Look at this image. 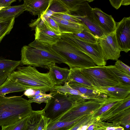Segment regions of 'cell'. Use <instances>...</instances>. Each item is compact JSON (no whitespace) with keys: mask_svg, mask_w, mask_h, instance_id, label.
Returning <instances> with one entry per match:
<instances>
[{"mask_svg":"<svg viewBox=\"0 0 130 130\" xmlns=\"http://www.w3.org/2000/svg\"><path fill=\"white\" fill-rule=\"evenodd\" d=\"M20 65L40 67L49 69L56 63L66 62L52 46L35 40L28 45L23 46L21 51Z\"/></svg>","mask_w":130,"mask_h":130,"instance_id":"obj_1","label":"cell"},{"mask_svg":"<svg viewBox=\"0 0 130 130\" xmlns=\"http://www.w3.org/2000/svg\"><path fill=\"white\" fill-rule=\"evenodd\" d=\"M33 111L31 103L22 96H0V126L17 122Z\"/></svg>","mask_w":130,"mask_h":130,"instance_id":"obj_2","label":"cell"},{"mask_svg":"<svg viewBox=\"0 0 130 130\" xmlns=\"http://www.w3.org/2000/svg\"><path fill=\"white\" fill-rule=\"evenodd\" d=\"M9 77L14 82L46 92L51 91L55 86L48 72H40L36 68L30 66L18 67Z\"/></svg>","mask_w":130,"mask_h":130,"instance_id":"obj_3","label":"cell"},{"mask_svg":"<svg viewBox=\"0 0 130 130\" xmlns=\"http://www.w3.org/2000/svg\"><path fill=\"white\" fill-rule=\"evenodd\" d=\"M50 92L52 97L43 109V115L48 120V123L60 117L78 102L85 100L79 95L65 94L58 92Z\"/></svg>","mask_w":130,"mask_h":130,"instance_id":"obj_4","label":"cell"},{"mask_svg":"<svg viewBox=\"0 0 130 130\" xmlns=\"http://www.w3.org/2000/svg\"><path fill=\"white\" fill-rule=\"evenodd\" d=\"M52 47L64 59L70 69L96 66L89 56L61 38Z\"/></svg>","mask_w":130,"mask_h":130,"instance_id":"obj_5","label":"cell"},{"mask_svg":"<svg viewBox=\"0 0 130 130\" xmlns=\"http://www.w3.org/2000/svg\"><path fill=\"white\" fill-rule=\"evenodd\" d=\"M83 76L93 87L99 91L103 87L117 86L121 84L108 66H96L78 68Z\"/></svg>","mask_w":130,"mask_h":130,"instance_id":"obj_6","label":"cell"},{"mask_svg":"<svg viewBox=\"0 0 130 130\" xmlns=\"http://www.w3.org/2000/svg\"><path fill=\"white\" fill-rule=\"evenodd\" d=\"M108 97L107 96H101L86 99L79 102L70 109L52 122L71 121L82 117V114L87 116L89 115L87 114H94Z\"/></svg>","mask_w":130,"mask_h":130,"instance_id":"obj_7","label":"cell"},{"mask_svg":"<svg viewBox=\"0 0 130 130\" xmlns=\"http://www.w3.org/2000/svg\"><path fill=\"white\" fill-rule=\"evenodd\" d=\"M60 38L89 56L96 65L102 66L106 65V62L104 60L98 43L93 44L86 42L73 34H62Z\"/></svg>","mask_w":130,"mask_h":130,"instance_id":"obj_8","label":"cell"},{"mask_svg":"<svg viewBox=\"0 0 130 130\" xmlns=\"http://www.w3.org/2000/svg\"><path fill=\"white\" fill-rule=\"evenodd\" d=\"M88 0L83 3L76 11L74 12L80 20L81 23L86 26L92 33L98 39L107 34L101 28L98 22L92 8Z\"/></svg>","mask_w":130,"mask_h":130,"instance_id":"obj_9","label":"cell"},{"mask_svg":"<svg viewBox=\"0 0 130 130\" xmlns=\"http://www.w3.org/2000/svg\"><path fill=\"white\" fill-rule=\"evenodd\" d=\"M98 43L105 61L118 60L121 51L117 41L116 30L99 38Z\"/></svg>","mask_w":130,"mask_h":130,"instance_id":"obj_10","label":"cell"},{"mask_svg":"<svg viewBox=\"0 0 130 130\" xmlns=\"http://www.w3.org/2000/svg\"><path fill=\"white\" fill-rule=\"evenodd\" d=\"M116 35L121 51L127 53L130 50V17H124L116 23Z\"/></svg>","mask_w":130,"mask_h":130,"instance_id":"obj_11","label":"cell"},{"mask_svg":"<svg viewBox=\"0 0 130 130\" xmlns=\"http://www.w3.org/2000/svg\"><path fill=\"white\" fill-rule=\"evenodd\" d=\"M37 23L35 29V40L52 46L60 38L61 36L56 34L47 28L41 18Z\"/></svg>","mask_w":130,"mask_h":130,"instance_id":"obj_12","label":"cell"},{"mask_svg":"<svg viewBox=\"0 0 130 130\" xmlns=\"http://www.w3.org/2000/svg\"><path fill=\"white\" fill-rule=\"evenodd\" d=\"M53 0H25L23 5L25 11L38 15V18L43 16L49 9Z\"/></svg>","mask_w":130,"mask_h":130,"instance_id":"obj_13","label":"cell"},{"mask_svg":"<svg viewBox=\"0 0 130 130\" xmlns=\"http://www.w3.org/2000/svg\"><path fill=\"white\" fill-rule=\"evenodd\" d=\"M92 9L98 22L107 34L116 30V22L111 15L106 13L99 8H95Z\"/></svg>","mask_w":130,"mask_h":130,"instance_id":"obj_14","label":"cell"},{"mask_svg":"<svg viewBox=\"0 0 130 130\" xmlns=\"http://www.w3.org/2000/svg\"><path fill=\"white\" fill-rule=\"evenodd\" d=\"M57 23L61 34H75L82 32L84 29L83 23H77L58 18L52 14L50 16Z\"/></svg>","mask_w":130,"mask_h":130,"instance_id":"obj_15","label":"cell"},{"mask_svg":"<svg viewBox=\"0 0 130 130\" xmlns=\"http://www.w3.org/2000/svg\"><path fill=\"white\" fill-rule=\"evenodd\" d=\"M99 91L108 97L123 100L130 94V86L120 84L116 86L103 87Z\"/></svg>","mask_w":130,"mask_h":130,"instance_id":"obj_16","label":"cell"},{"mask_svg":"<svg viewBox=\"0 0 130 130\" xmlns=\"http://www.w3.org/2000/svg\"><path fill=\"white\" fill-rule=\"evenodd\" d=\"M49 75L55 85L61 86L67 82L70 70L67 68H62L54 64L48 69Z\"/></svg>","mask_w":130,"mask_h":130,"instance_id":"obj_17","label":"cell"},{"mask_svg":"<svg viewBox=\"0 0 130 130\" xmlns=\"http://www.w3.org/2000/svg\"><path fill=\"white\" fill-rule=\"evenodd\" d=\"M69 85L83 95L88 99H94L101 96H107L101 93L98 90L93 88L89 87L79 83L71 81L69 82Z\"/></svg>","mask_w":130,"mask_h":130,"instance_id":"obj_18","label":"cell"},{"mask_svg":"<svg viewBox=\"0 0 130 130\" xmlns=\"http://www.w3.org/2000/svg\"><path fill=\"white\" fill-rule=\"evenodd\" d=\"M29 89H32L30 87L13 82L8 77L0 86V96H5L6 94L10 93L25 91Z\"/></svg>","mask_w":130,"mask_h":130,"instance_id":"obj_19","label":"cell"},{"mask_svg":"<svg viewBox=\"0 0 130 130\" xmlns=\"http://www.w3.org/2000/svg\"><path fill=\"white\" fill-rule=\"evenodd\" d=\"M20 60H14L0 57V77H9L20 65Z\"/></svg>","mask_w":130,"mask_h":130,"instance_id":"obj_20","label":"cell"},{"mask_svg":"<svg viewBox=\"0 0 130 130\" xmlns=\"http://www.w3.org/2000/svg\"><path fill=\"white\" fill-rule=\"evenodd\" d=\"M25 11L23 5H16L5 8L0 11V17L15 18Z\"/></svg>","mask_w":130,"mask_h":130,"instance_id":"obj_21","label":"cell"},{"mask_svg":"<svg viewBox=\"0 0 130 130\" xmlns=\"http://www.w3.org/2000/svg\"><path fill=\"white\" fill-rule=\"evenodd\" d=\"M82 118V117L69 121H58L48 123L45 130H66Z\"/></svg>","mask_w":130,"mask_h":130,"instance_id":"obj_22","label":"cell"},{"mask_svg":"<svg viewBox=\"0 0 130 130\" xmlns=\"http://www.w3.org/2000/svg\"><path fill=\"white\" fill-rule=\"evenodd\" d=\"M43 112V110H33L29 116L26 126L24 130H37Z\"/></svg>","mask_w":130,"mask_h":130,"instance_id":"obj_23","label":"cell"},{"mask_svg":"<svg viewBox=\"0 0 130 130\" xmlns=\"http://www.w3.org/2000/svg\"><path fill=\"white\" fill-rule=\"evenodd\" d=\"M70 70V72L67 82L73 81L93 88L91 84L82 74L78 68L74 67Z\"/></svg>","mask_w":130,"mask_h":130,"instance_id":"obj_24","label":"cell"},{"mask_svg":"<svg viewBox=\"0 0 130 130\" xmlns=\"http://www.w3.org/2000/svg\"><path fill=\"white\" fill-rule=\"evenodd\" d=\"M14 18L0 17V42L3 38L9 34L14 23Z\"/></svg>","mask_w":130,"mask_h":130,"instance_id":"obj_25","label":"cell"},{"mask_svg":"<svg viewBox=\"0 0 130 130\" xmlns=\"http://www.w3.org/2000/svg\"><path fill=\"white\" fill-rule=\"evenodd\" d=\"M123 100L108 97L97 111L93 115L94 117H98L109 110L112 107L118 103L122 102Z\"/></svg>","mask_w":130,"mask_h":130,"instance_id":"obj_26","label":"cell"},{"mask_svg":"<svg viewBox=\"0 0 130 130\" xmlns=\"http://www.w3.org/2000/svg\"><path fill=\"white\" fill-rule=\"evenodd\" d=\"M64 9L68 13L76 11L86 0H58Z\"/></svg>","mask_w":130,"mask_h":130,"instance_id":"obj_27","label":"cell"},{"mask_svg":"<svg viewBox=\"0 0 130 130\" xmlns=\"http://www.w3.org/2000/svg\"><path fill=\"white\" fill-rule=\"evenodd\" d=\"M51 91L58 92L65 94H68L79 95L85 99H89L77 90L72 88L69 85V82L65 83L63 85H55Z\"/></svg>","mask_w":130,"mask_h":130,"instance_id":"obj_28","label":"cell"},{"mask_svg":"<svg viewBox=\"0 0 130 130\" xmlns=\"http://www.w3.org/2000/svg\"><path fill=\"white\" fill-rule=\"evenodd\" d=\"M83 24L84 29L82 32L73 34L86 42L93 44L98 43V39L92 33L86 26Z\"/></svg>","mask_w":130,"mask_h":130,"instance_id":"obj_29","label":"cell"},{"mask_svg":"<svg viewBox=\"0 0 130 130\" xmlns=\"http://www.w3.org/2000/svg\"><path fill=\"white\" fill-rule=\"evenodd\" d=\"M30 115L11 124L2 126L1 130H24Z\"/></svg>","mask_w":130,"mask_h":130,"instance_id":"obj_30","label":"cell"},{"mask_svg":"<svg viewBox=\"0 0 130 130\" xmlns=\"http://www.w3.org/2000/svg\"><path fill=\"white\" fill-rule=\"evenodd\" d=\"M109 68L119 80L121 84L130 86V75L118 70L114 65L108 66Z\"/></svg>","mask_w":130,"mask_h":130,"instance_id":"obj_31","label":"cell"},{"mask_svg":"<svg viewBox=\"0 0 130 130\" xmlns=\"http://www.w3.org/2000/svg\"><path fill=\"white\" fill-rule=\"evenodd\" d=\"M41 18L44 23L51 31L57 35H61V34L57 23L50 16L45 18L43 17Z\"/></svg>","mask_w":130,"mask_h":130,"instance_id":"obj_32","label":"cell"},{"mask_svg":"<svg viewBox=\"0 0 130 130\" xmlns=\"http://www.w3.org/2000/svg\"><path fill=\"white\" fill-rule=\"evenodd\" d=\"M51 92L49 94L42 93L31 99H29L28 101L30 103H36L40 104L42 103H46L49 99L52 97Z\"/></svg>","mask_w":130,"mask_h":130,"instance_id":"obj_33","label":"cell"},{"mask_svg":"<svg viewBox=\"0 0 130 130\" xmlns=\"http://www.w3.org/2000/svg\"><path fill=\"white\" fill-rule=\"evenodd\" d=\"M58 18L68 21L77 23H81L80 20L75 15L65 13H57L52 14Z\"/></svg>","mask_w":130,"mask_h":130,"instance_id":"obj_34","label":"cell"},{"mask_svg":"<svg viewBox=\"0 0 130 130\" xmlns=\"http://www.w3.org/2000/svg\"><path fill=\"white\" fill-rule=\"evenodd\" d=\"M114 66L117 69L121 71L130 75V67L120 60H118Z\"/></svg>","mask_w":130,"mask_h":130,"instance_id":"obj_35","label":"cell"},{"mask_svg":"<svg viewBox=\"0 0 130 130\" xmlns=\"http://www.w3.org/2000/svg\"><path fill=\"white\" fill-rule=\"evenodd\" d=\"M49 120L43 115L41 120L39 122L37 130H45Z\"/></svg>","mask_w":130,"mask_h":130,"instance_id":"obj_36","label":"cell"},{"mask_svg":"<svg viewBox=\"0 0 130 130\" xmlns=\"http://www.w3.org/2000/svg\"><path fill=\"white\" fill-rule=\"evenodd\" d=\"M24 95L28 98L31 99L36 96V89H28L24 91Z\"/></svg>","mask_w":130,"mask_h":130,"instance_id":"obj_37","label":"cell"},{"mask_svg":"<svg viewBox=\"0 0 130 130\" xmlns=\"http://www.w3.org/2000/svg\"><path fill=\"white\" fill-rule=\"evenodd\" d=\"M123 0H110L112 6L117 9H118L122 5Z\"/></svg>","mask_w":130,"mask_h":130,"instance_id":"obj_38","label":"cell"},{"mask_svg":"<svg viewBox=\"0 0 130 130\" xmlns=\"http://www.w3.org/2000/svg\"><path fill=\"white\" fill-rule=\"evenodd\" d=\"M16 1L15 0H0V7H8L10 6L12 3Z\"/></svg>","mask_w":130,"mask_h":130,"instance_id":"obj_39","label":"cell"},{"mask_svg":"<svg viewBox=\"0 0 130 130\" xmlns=\"http://www.w3.org/2000/svg\"><path fill=\"white\" fill-rule=\"evenodd\" d=\"M8 77H0V86L6 81Z\"/></svg>","mask_w":130,"mask_h":130,"instance_id":"obj_40","label":"cell"},{"mask_svg":"<svg viewBox=\"0 0 130 130\" xmlns=\"http://www.w3.org/2000/svg\"><path fill=\"white\" fill-rule=\"evenodd\" d=\"M130 4V0H123L122 5L127 6L129 5Z\"/></svg>","mask_w":130,"mask_h":130,"instance_id":"obj_41","label":"cell"},{"mask_svg":"<svg viewBox=\"0 0 130 130\" xmlns=\"http://www.w3.org/2000/svg\"><path fill=\"white\" fill-rule=\"evenodd\" d=\"M124 128L121 126H118L117 127L115 130H124Z\"/></svg>","mask_w":130,"mask_h":130,"instance_id":"obj_42","label":"cell"},{"mask_svg":"<svg viewBox=\"0 0 130 130\" xmlns=\"http://www.w3.org/2000/svg\"><path fill=\"white\" fill-rule=\"evenodd\" d=\"M129 126H130V125H129V124H126L125 126V127L127 129H128V128H129Z\"/></svg>","mask_w":130,"mask_h":130,"instance_id":"obj_43","label":"cell"},{"mask_svg":"<svg viewBox=\"0 0 130 130\" xmlns=\"http://www.w3.org/2000/svg\"><path fill=\"white\" fill-rule=\"evenodd\" d=\"M106 130L105 129H105L103 128H98L96 130Z\"/></svg>","mask_w":130,"mask_h":130,"instance_id":"obj_44","label":"cell"},{"mask_svg":"<svg viewBox=\"0 0 130 130\" xmlns=\"http://www.w3.org/2000/svg\"><path fill=\"white\" fill-rule=\"evenodd\" d=\"M4 7H0V11L2 9H3L5 8Z\"/></svg>","mask_w":130,"mask_h":130,"instance_id":"obj_45","label":"cell"},{"mask_svg":"<svg viewBox=\"0 0 130 130\" xmlns=\"http://www.w3.org/2000/svg\"><path fill=\"white\" fill-rule=\"evenodd\" d=\"M67 129H66V130H67Z\"/></svg>","mask_w":130,"mask_h":130,"instance_id":"obj_46","label":"cell"},{"mask_svg":"<svg viewBox=\"0 0 130 130\" xmlns=\"http://www.w3.org/2000/svg\"></svg>","mask_w":130,"mask_h":130,"instance_id":"obj_47","label":"cell"}]
</instances>
